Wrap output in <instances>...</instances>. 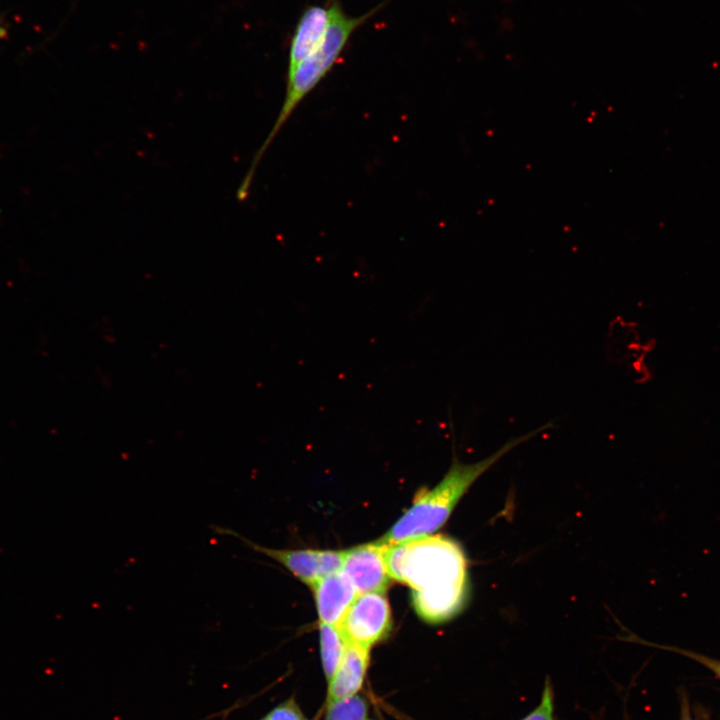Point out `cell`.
<instances>
[{
    "label": "cell",
    "mask_w": 720,
    "mask_h": 720,
    "mask_svg": "<svg viewBox=\"0 0 720 720\" xmlns=\"http://www.w3.org/2000/svg\"><path fill=\"white\" fill-rule=\"evenodd\" d=\"M212 529L221 535L233 536L253 550L262 553L287 568L303 583L312 586L321 578L338 572L342 568L344 551L334 550H289L274 549L260 546L228 527L213 526Z\"/></svg>",
    "instance_id": "obj_4"
},
{
    "label": "cell",
    "mask_w": 720,
    "mask_h": 720,
    "mask_svg": "<svg viewBox=\"0 0 720 720\" xmlns=\"http://www.w3.org/2000/svg\"><path fill=\"white\" fill-rule=\"evenodd\" d=\"M260 720H309L295 699L289 698L275 706Z\"/></svg>",
    "instance_id": "obj_13"
},
{
    "label": "cell",
    "mask_w": 720,
    "mask_h": 720,
    "mask_svg": "<svg viewBox=\"0 0 720 720\" xmlns=\"http://www.w3.org/2000/svg\"><path fill=\"white\" fill-rule=\"evenodd\" d=\"M551 426V423H547L512 438L493 454L474 463H462L454 456L450 468L440 482L432 489L418 494L412 505L377 541L392 545L431 535L447 521L459 500L484 472L509 451Z\"/></svg>",
    "instance_id": "obj_2"
},
{
    "label": "cell",
    "mask_w": 720,
    "mask_h": 720,
    "mask_svg": "<svg viewBox=\"0 0 720 720\" xmlns=\"http://www.w3.org/2000/svg\"><path fill=\"white\" fill-rule=\"evenodd\" d=\"M554 690L549 679L545 681L538 705L520 720H555Z\"/></svg>",
    "instance_id": "obj_12"
},
{
    "label": "cell",
    "mask_w": 720,
    "mask_h": 720,
    "mask_svg": "<svg viewBox=\"0 0 720 720\" xmlns=\"http://www.w3.org/2000/svg\"><path fill=\"white\" fill-rule=\"evenodd\" d=\"M386 544L378 541L344 551L341 571L352 583L357 594L384 593L390 583L386 563Z\"/></svg>",
    "instance_id": "obj_6"
},
{
    "label": "cell",
    "mask_w": 720,
    "mask_h": 720,
    "mask_svg": "<svg viewBox=\"0 0 720 720\" xmlns=\"http://www.w3.org/2000/svg\"><path fill=\"white\" fill-rule=\"evenodd\" d=\"M330 24L321 46L305 59L291 74L287 75L286 94L279 115L266 140L256 152L252 164L238 192L247 195L252 183L256 167L274 140L284 123L289 119L299 103L320 83L331 71L344 51L352 34L376 11L372 10L361 16L346 14L338 1L330 5Z\"/></svg>",
    "instance_id": "obj_3"
},
{
    "label": "cell",
    "mask_w": 720,
    "mask_h": 720,
    "mask_svg": "<svg viewBox=\"0 0 720 720\" xmlns=\"http://www.w3.org/2000/svg\"><path fill=\"white\" fill-rule=\"evenodd\" d=\"M348 643L370 649L391 630V609L384 593L358 594L338 625Z\"/></svg>",
    "instance_id": "obj_5"
},
{
    "label": "cell",
    "mask_w": 720,
    "mask_h": 720,
    "mask_svg": "<svg viewBox=\"0 0 720 720\" xmlns=\"http://www.w3.org/2000/svg\"><path fill=\"white\" fill-rule=\"evenodd\" d=\"M368 703L360 695L330 702L324 720H367Z\"/></svg>",
    "instance_id": "obj_11"
},
{
    "label": "cell",
    "mask_w": 720,
    "mask_h": 720,
    "mask_svg": "<svg viewBox=\"0 0 720 720\" xmlns=\"http://www.w3.org/2000/svg\"><path fill=\"white\" fill-rule=\"evenodd\" d=\"M386 546L388 573L410 587L414 609L422 620L442 624L462 610L467 562L455 540L428 535Z\"/></svg>",
    "instance_id": "obj_1"
},
{
    "label": "cell",
    "mask_w": 720,
    "mask_h": 720,
    "mask_svg": "<svg viewBox=\"0 0 720 720\" xmlns=\"http://www.w3.org/2000/svg\"><path fill=\"white\" fill-rule=\"evenodd\" d=\"M665 648L669 649L671 651L673 650L675 652L681 653L682 655L687 656V657L703 664L704 666H706L707 668L712 670L720 678V661L719 660L712 659L705 655L695 653L692 651H687V650H684L681 648H676V647H665Z\"/></svg>",
    "instance_id": "obj_14"
},
{
    "label": "cell",
    "mask_w": 720,
    "mask_h": 720,
    "mask_svg": "<svg viewBox=\"0 0 720 720\" xmlns=\"http://www.w3.org/2000/svg\"><path fill=\"white\" fill-rule=\"evenodd\" d=\"M311 588L320 623L337 626L358 595L341 570L321 578Z\"/></svg>",
    "instance_id": "obj_8"
},
{
    "label": "cell",
    "mask_w": 720,
    "mask_h": 720,
    "mask_svg": "<svg viewBox=\"0 0 720 720\" xmlns=\"http://www.w3.org/2000/svg\"><path fill=\"white\" fill-rule=\"evenodd\" d=\"M330 24V6L307 7L298 20L289 45L287 75L323 43Z\"/></svg>",
    "instance_id": "obj_7"
},
{
    "label": "cell",
    "mask_w": 720,
    "mask_h": 720,
    "mask_svg": "<svg viewBox=\"0 0 720 720\" xmlns=\"http://www.w3.org/2000/svg\"><path fill=\"white\" fill-rule=\"evenodd\" d=\"M319 640L322 668L327 681L332 677L348 646V641L337 625L320 623Z\"/></svg>",
    "instance_id": "obj_10"
},
{
    "label": "cell",
    "mask_w": 720,
    "mask_h": 720,
    "mask_svg": "<svg viewBox=\"0 0 720 720\" xmlns=\"http://www.w3.org/2000/svg\"><path fill=\"white\" fill-rule=\"evenodd\" d=\"M369 650L366 647L348 643L341 663L328 680V703L358 694L367 675Z\"/></svg>",
    "instance_id": "obj_9"
}]
</instances>
